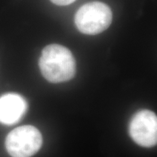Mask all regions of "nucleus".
<instances>
[{
    "instance_id": "1",
    "label": "nucleus",
    "mask_w": 157,
    "mask_h": 157,
    "mask_svg": "<svg viewBox=\"0 0 157 157\" xmlns=\"http://www.w3.org/2000/svg\"><path fill=\"white\" fill-rule=\"evenodd\" d=\"M42 76L52 83L69 81L76 74V61L71 52L60 44H50L43 49L39 60Z\"/></svg>"
},
{
    "instance_id": "2",
    "label": "nucleus",
    "mask_w": 157,
    "mask_h": 157,
    "mask_svg": "<svg viewBox=\"0 0 157 157\" xmlns=\"http://www.w3.org/2000/svg\"><path fill=\"white\" fill-rule=\"evenodd\" d=\"M74 21L80 32L90 35L98 34L110 26L112 22V12L105 4L93 2L78 9Z\"/></svg>"
},
{
    "instance_id": "3",
    "label": "nucleus",
    "mask_w": 157,
    "mask_h": 157,
    "mask_svg": "<svg viewBox=\"0 0 157 157\" xmlns=\"http://www.w3.org/2000/svg\"><path fill=\"white\" fill-rule=\"evenodd\" d=\"M42 143V135L36 127L24 125L7 135L5 147L12 157H31L39 151Z\"/></svg>"
},
{
    "instance_id": "4",
    "label": "nucleus",
    "mask_w": 157,
    "mask_h": 157,
    "mask_svg": "<svg viewBox=\"0 0 157 157\" xmlns=\"http://www.w3.org/2000/svg\"><path fill=\"white\" fill-rule=\"evenodd\" d=\"M129 133L139 146L151 148L157 143V117L149 110L135 113L129 124Z\"/></svg>"
},
{
    "instance_id": "5",
    "label": "nucleus",
    "mask_w": 157,
    "mask_h": 157,
    "mask_svg": "<svg viewBox=\"0 0 157 157\" xmlns=\"http://www.w3.org/2000/svg\"><path fill=\"white\" fill-rule=\"evenodd\" d=\"M28 104L24 98L16 93H7L0 97V123L13 125L25 114Z\"/></svg>"
},
{
    "instance_id": "6",
    "label": "nucleus",
    "mask_w": 157,
    "mask_h": 157,
    "mask_svg": "<svg viewBox=\"0 0 157 157\" xmlns=\"http://www.w3.org/2000/svg\"><path fill=\"white\" fill-rule=\"evenodd\" d=\"M52 3L56 4L57 5H68L70 4L73 3L76 0H50Z\"/></svg>"
}]
</instances>
